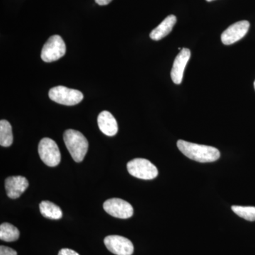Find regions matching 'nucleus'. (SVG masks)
<instances>
[{
	"label": "nucleus",
	"instance_id": "obj_1",
	"mask_svg": "<svg viewBox=\"0 0 255 255\" xmlns=\"http://www.w3.org/2000/svg\"><path fill=\"white\" fill-rule=\"evenodd\" d=\"M177 147L188 158L202 163L215 162L221 157L219 150L212 146L199 145L179 140L177 141Z\"/></svg>",
	"mask_w": 255,
	"mask_h": 255
},
{
	"label": "nucleus",
	"instance_id": "obj_2",
	"mask_svg": "<svg viewBox=\"0 0 255 255\" xmlns=\"http://www.w3.org/2000/svg\"><path fill=\"white\" fill-rule=\"evenodd\" d=\"M64 142L76 162H81L88 150L89 142L85 135L73 129L65 130L63 135Z\"/></svg>",
	"mask_w": 255,
	"mask_h": 255
},
{
	"label": "nucleus",
	"instance_id": "obj_3",
	"mask_svg": "<svg viewBox=\"0 0 255 255\" xmlns=\"http://www.w3.org/2000/svg\"><path fill=\"white\" fill-rule=\"evenodd\" d=\"M127 169L130 175L145 180L155 179L158 175L157 167L146 159H132L128 162Z\"/></svg>",
	"mask_w": 255,
	"mask_h": 255
},
{
	"label": "nucleus",
	"instance_id": "obj_4",
	"mask_svg": "<svg viewBox=\"0 0 255 255\" xmlns=\"http://www.w3.org/2000/svg\"><path fill=\"white\" fill-rule=\"evenodd\" d=\"M48 96L53 102L65 106L78 105L84 98L81 92L64 86H57L50 89Z\"/></svg>",
	"mask_w": 255,
	"mask_h": 255
},
{
	"label": "nucleus",
	"instance_id": "obj_5",
	"mask_svg": "<svg viewBox=\"0 0 255 255\" xmlns=\"http://www.w3.org/2000/svg\"><path fill=\"white\" fill-rule=\"evenodd\" d=\"M66 53V46L59 35L50 36L41 50V59L46 63L59 60Z\"/></svg>",
	"mask_w": 255,
	"mask_h": 255
},
{
	"label": "nucleus",
	"instance_id": "obj_6",
	"mask_svg": "<svg viewBox=\"0 0 255 255\" xmlns=\"http://www.w3.org/2000/svg\"><path fill=\"white\" fill-rule=\"evenodd\" d=\"M40 158L46 165L55 167L60 164L61 155L56 142L49 137H44L38 144Z\"/></svg>",
	"mask_w": 255,
	"mask_h": 255
},
{
	"label": "nucleus",
	"instance_id": "obj_7",
	"mask_svg": "<svg viewBox=\"0 0 255 255\" xmlns=\"http://www.w3.org/2000/svg\"><path fill=\"white\" fill-rule=\"evenodd\" d=\"M103 207L107 214L118 219H129L133 215L132 206L127 201L119 198H113L106 201Z\"/></svg>",
	"mask_w": 255,
	"mask_h": 255
},
{
	"label": "nucleus",
	"instance_id": "obj_8",
	"mask_svg": "<svg viewBox=\"0 0 255 255\" xmlns=\"http://www.w3.org/2000/svg\"><path fill=\"white\" fill-rule=\"evenodd\" d=\"M107 249L116 255H132L134 247L132 242L120 236H109L105 238Z\"/></svg>",
	"mask_w": 255,
	"mask_h": 255
},
{
	"label": "nucleus",
	"instance_id": "obj_9",
	"mask_svg": "<svg viewBox=\"0 0 255 255\" xmlns=\"http://www.w3.org/2000/svg\"><path fill=\"white\" fill-rule=\"evenodd\" d=\"M250 28V23L248 21H240L233 23L223 31L221 35V41L225 45H232L240 41L247 33Z\"/></svg>",
	"mask_w": 255,
	"mask_h": 255
},
{
	"label": "nucleus",
	"instance_id": "obj_10",
	"mask_svg": "<svg viewBox=\"0 0 255 255\" xmlns=\"http://www.w3.org/2000/svg\"><path fill=\"white\" fill-rule=\"evenodd\" d=\"M190 58L191 51L188 48H182L176 57L171 71V78L176 85L182 83L184 70Z\"/></svg>",
	"mask_w": 255,
	"mask_h": 255
},
{
	"label": "nucleus",
	"instance_id": "obj_11",
	"mask_svg": "<svg viewBox=\"0 0 255 255\" xmlns=\"http://www.w3.org/2000/svg\"><path fill=\"white\" fill-rule=\"evenodd\" d=\"M4 185L8 197L16 199L27 189L28 182L27 179L22 176H12L6 178Z\"/></svg>",
	"mask_w": 255,
	"mask_h": 255
},
{
	"label": "nucleus",
	"instance_id": "obj_12",
	"mask_svg": "<svg viewBox=\"0 0 255 255\" xmlns=\"http://www.w3.org/2000/svg\"><path fill=\"white\" fill-rule=\"evenodd\" d=\"M97 122L101 131L107 136H114L118 132V124L110 112L107 111L101 112L99 114Z\"/></svg>",
	"mask_w": 255,
	"mask_h": 255
},
{
	"label": "nucleus",
	"instance_id": "obj_13",
	"mask_svg": "<svg viewBox=\"0 0 255 255\" xmlns=\"http://www.w3.org/2000/svg\"><path fill=\"white\" fill-rule=\"evenodd\" d=\"M177 22V18L174 15H169L164 18L155 28L150 33L151 39L159 41L170 33L173 29L174 25Z\"/></svg>",
	"mask_w": 255,
	"mask_h": 255
},
{
	"label": "nucleus",
	"instance_id": "obj_14",
	"mask_svg": "<svg viewBox=\"0 0 255 255\" xmlns=\"http://www.w3.org/2000/svg\"><path fill=\"white\" fill-rule=\"evenodd\" d=\"M40 212L47 219L59 220L63 217V212L59 206L49 201H43L39 204Z\"/></svg>",
	"mask_w": 255,
	"mask_h": 255
},
{
	"label": "nucleus",
	"instance_id": "obj_15",
	"mask_svg": "<svg viewBox=\"0 0 255 255\" xmlns=\"http://www.w3.org/2000/svg\"><path fill=\"white\" fill-rule=\"evenodd\" d=\"M13 142L12 128L11 124L6 120L0 121V145L9 147Z\"/></svg>",
	"mask_w": 255,
	"mask_h": 255
},
{
	"label": "nucleus",
	"instance_id": "obj_16",
	"mask_svg": "<svg viewBox=\"0 0 255 255\" xmlns=\"http://www.w3.org/2000/svg\"><path fill=\"white\" fill-rule=\"evenodd\" d=\"M19 231L9 223H4L0 226V239L5 242H14L19 238Z\"/></svg>",
	"mask_w": 255,
	"mask_h": 255
},
{
	"label": "nucleus",
	"instance_id": "obj_17",
	"mask_svg": "<svg viewBox=\"0 0 255 255\" xmlns=\"http://www.w3.org/2000/svg\"><path fill=\"white\" fill-rule=\"evenodd\" d=\"M232 210L235 214L247 221H255V207L254 206H233Z\"/></svg>",
	"mask_w": 255,
	"mask_h": 255
},
{
	"label": "nucleus",
	"instance_id": "obj_18",
	"mask_svg": "<svg viewBox=\"0 0 255 255\" xmlns=\"http://www.w3.org/2000/svg\"><path fill=\"white\" fill-rule=\"evenodd\" d=\"M0 255H17V253L14 250L8 247L1 246L0 247Z\"/></svg>",
	"mask_w": 255,
	"mask_h": 255
},
{
	"label": "nucleus",
	"instance_id": "obj_19",
	"mask_svg": "<svg viewBox=\"0 0 255 255\" xmlns=\"http://www.w3.org/2000/svg\"><path fill=\"white\" fill-rule=\"evenodd\" d=\"M58 255H80L77 252L73 251L71 249H68V248H64V249L60 250Z\"/></svg>",
	"mask_w": 255,
	"mask_h": 255
},
{
	"label": "nucleus",
	"instance_id": "obj_20",
	"mask_svg": "<svg viewBox=\"0 0 255 255\" xmlns=\"http://www.w3.org/2000/svg\"><path fill=\"white\" fill-rule=\"evenodd\" d=\"M112 1V0H95L96 3L101 6L109 4Z\"/></svg>",
	"mask_w": 255,
	"mask_h": 255
},
{
	"label": "nucleus",
	"instance_id": "obj_21",
	"mask_svg": "<svg viewBox=\"0 0 255 255\" xmlns=\"http://www.w3.org/2000/svg\"><path fill=\"white\" fill-rule=\"evenodd\" d=\"M207 1H214V0H206Z\"/></svg>",
	"mask_w": 255,
	"mask_h": 255
},
{
	"label": "nucleus",
	"instance_id": "obj_22",
	"mask_svg": "<svg viewBox=\"0 0 255 255\" xmlns=\"http://www.w3.org/2000/svg\"><path fill=\"white\" fill-rule=\"evenodd\" d=\"M254 87H255V81L254 82Z\"/></svg>",
	"mask_w": 255,
	"mask_h": 255
}]
</instances>
